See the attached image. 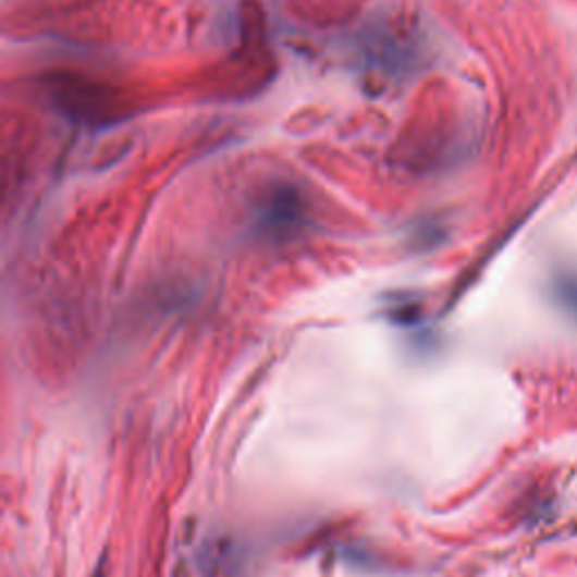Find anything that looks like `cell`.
<instances>
[{"label": "cell", "instance_id": "obj_1", "mask_svg": "<svg viewBox=\"0 0 577 577\" xmlns=\"http://www.w3.org/2000/svg\"><path fill=\"white\" fill-rule=\"evenodd\" d=\"M311 221V201L294 181H275L262 189L253 210V226L260 237L282 244L300 235Z\"/></svg>", "mask_w": 577, "mask_h": 577}, {"label": "cell", "instance_id": "obj_2", "mask_svg": "<svg viewBox=\"0 0 577 577\" xmlns=\"http://www.w3.org/2000/svg\"><path fill=\"white\" fill-rule=\"evenodd\" d=\"M549 296L562 314L577 323V265H566L553 271Z\"/></svg>", "mask_w": 577, "mask_h": 577}]
</instances>
